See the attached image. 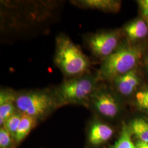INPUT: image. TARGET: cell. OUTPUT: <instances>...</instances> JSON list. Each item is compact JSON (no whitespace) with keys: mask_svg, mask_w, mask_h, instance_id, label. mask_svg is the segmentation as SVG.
<instances>
[{"mask_svg":"<svg viewBox=\"0 0 148 148\" xmlns=\"http://www.w3.org/2000/svg\"><path fill=\"white\" fill-rule=\"evenodd\" d=\"M128 127L131 134H134L139 140L148 143V120L143 117L136 118Z\"/></svg>","mask_w":148,"mask_h":148,"instance_id":"7c38bea8","label":"cell"},{"mask_svg":"<svg viewBox=\"0 0 148 148\" xmlns=\"http://www.w3.org/2000/svg\"><path fill=\"white\" fill-rule=\"evenodd\" d=\"M100 81L97 73L90 71L78 76L64 79L60 84L54 87L53 90L60 106L69 104L87 106Z\"/></svg>","mask_w":148,"mask_h":148,"instance_id":"7a4b0ae2","label":"cell"},{"mask_svg":"<svg viewBox=\"0 0 148 148\" xmlns=\"http://www.w3.org/2000/svg\"><path fill=\"white\" fill-rule=\"evenodd\" d=\"M123 30L130 41H137L147 36L148 34V25L143 20L137 19L127 24Z\"/></svg>","mask_w":148,"mask_h":148,"instance_id":"8fae6325","label":"cell"},{"mask_svg":"<svg viewBox=\"0 0 148 148\" xmlns=\"http://www.w3.org/2000/svg\"><path fill=\"white\" fill-rule=\"evenodd\" d=\"M147 68L148 69V60H147Z\"/></svg>","mask_w":148,"mask_h":148,"instance_id":"44dd1931","label":"cell"},{"mask_svg":"<svg viewBox=\"0 0 148 148\" xmlns=\"http://www.w3.org/2000/svg\"><path fill=\"white\" fill-rule=\"evenodd\" d=\"M111 82L120 95L128 96L137 88L140 80L137 71L133 69L126 74L117 77Z\"/></svg>","mask_w":148,"mask_h":148,"instance_id":"ba28073f","label":"cell"},{"mask_svg":"<svg viewBox=\"0 0 148 148\" xmlns=\"http://www.w3.org/2000/svg\"><path fill=\"white\" fill-rule=\"evenodd\" d=\"M14 139L3 127L0 129V148H12Z\"/></svg>","mask_w":148,"mask_h":148,"instance_id":"2e32d148","label":"cell"},{"mask_svg":"<svg viewBox=\"0 0 148 148\" xmlns=\"http://www.w3.org/2000/svg\"><path fill=\"white\" fill-rule=\"evenodd\" d=\"M70 2L72 5L81 8L111 13H116L121 6V2L116 0H74Z\"/></svg>","mask_w":148,"mask_h":148,"instance_id":"9c48e42d","label":"cell"},{"mask_svg":"<svg viewBox=\"0 0 148 148\" xmlns=\"http://www.w3.org/2000/svg\"><path fill=\"white\" fill-rule=\"evenodd\" d=\"M22 117L23 114L18 111L15 114L10 117L2 126L11 134L14 139L16 137V133L20 125Z\"/></svg>","mask_w":148,"mask_h":148,"instance_id":"9a60e30c","label":"cell"},{"mask_svg":"<svg viewBox=\"0 0 148 148\" xmlns=\"http://www.w3.org/2000/svg\"><path fill=\"white\" fill-rule=\"evenodd\" d=\"M38 120L33 117L23 114L21 121L15 137V142L18 144L22 142L32 130L37 125Z\"/></svg>","mask_w":148,"mask_h":148,"instance_id":"4fadbf2b","label":"cell"},{"mask_svg":"<svg viewBox=\"0 0 148 148\" xmlns=\"http://www.w3.org/2000/svg\"><path fill=\"white\" fill-rule=\"evenodd\" d=\"M83 38L85 46L93 56L101 59V62L113 53L121 43V34L119 30L85 34Z\"/></svg>","mask_w":148,"mask_h":148,"instance_id":"5b68a950","label":"cell"},{"mask_svg":"<svg viewBox=\"0 0 148 148\" xmlns=\"http://www.w3.org/2000/svg\"><path fill=\"white\" fill-rule=\"evenodd\" d=\"M131 134L128 126L123 125L120 137L110 148H137L132 140Z\"/></svg>","mask_w":148,"mask_h":148,"instance_id":"5bb4252c","label":"cell"},{"mask_svg":"<svg viewBox=\"0 0 148 148\" xmlns=\"http://www.w3.org/2000/svg\"><path fill=\"white\" fill-rule=\"evenodd\" d=\"M16 91L11 88H2L0 92V125L18 112L15 104Z\"/></svg>","mask_w":148,"mask_h":148,"instance_id":"52a82bcc","label":"cell"},{"mask_svg":"<svg viewBox=\"0 0 148 148\" xmlns=\"http://www.w3.org/2000/svg\"><path fill=\"white\" fill-rule=\"evenodd\" d=\"M54 62L65 79L88 73L91 66L90 59L82 52L79 46L63 33L56 37Z\"/></svg>","mask_w":148,"mask_h":148,"instance_id":"6da1fadb","label":"cell"},{"mask_svg":"<svg viewBox=\"0 0 148 148\" xmlns=\"http://www.w3.org/2000/svg\"><path fill=\"white\" fill-rule=\"evenodd\" d=\"M113 133V130L109 125L95 120L90 125L88 140L93 145H99L109 140Z\"/></svg>","mask_w":148,"mask_h":148,"instance_id":"30bf717a","label":"cell"},{"mask_svg":"<svg viewBox=\"0 0 148 148\" xmlns=\"http://www.w3.org/2000/svg\"><path fill=\"white\" fill-rule=\"evenodd\" d=\"M15 104L19 112L38 121L45 119L60 106L53 87L18 91Z\"/></svg>","mask_w":148,"mask_h":148,"instance_id":"3957f363","label":"cell"},{"mask_svg":"<svg viewBox=\"0 0 148 148\" xmlns=\"http://www.w3.org/2000/svg\"><path fill=\"white\" fill-rule=\"evenodd\" d=\"M146 19H147V25H148V18H146Z\"/></svg>","mask_w":148,"mask_h":148,"instance_id":"ffe728a7","label":"cell"},{"mask_svg":"<svg viewBox=\"0 0 148 148\" xmlns=\"http://www.w3.org/2000/svg\"><path fill=\"white\" fill-rule=\"evenodd\" d=\"M142 14L145 18H148V0L138 1Z\"/></svg>","mask_w":148,"mask_h":148,"instance_id":"ac0fdd59","label":"cell"},{"mask_svg":"<svg viewBox=\"0 0 148 148\" xmlns=\"http://www.w3.org/2000/svg\"><path fill=\"white\" fill-rule=\"evenodd\" d=\"M142 54L143 49L139 46L120 43L113 53L101 62L97 72L99 79L101 81H111L132 70Z\"/></svg>","mask_w":148,"mask_h":148,"instance_id":"277c9868","label":"cell"},{"mask_svg":"<svg viewBox=\"0 0 148 148\" xmlns=\"http://www.w3.org/2000/svg\"><path fill=\"white\" fill-rule=\"evenodd\" d=\"M136 145L137 148H148V143L141 140H138Z\"/></svg>","mask_w":148,"mask_h":148,"instance_id":"d6986e66","label":"cell"},{"mask_svg":"<svg viewBox=\"0 0 148 148\" xmlns=\"http://www.w3.org/2000/svg\"><path fill=\"white\" fill-rule=\"evenodd\" d=\"M136 100L140 109L148 112V90L138 92L136 95Z\"/></svg>","mask_w":148,"mask_h":148,"instance_id":"e0dca14e","label":"cell"},{"mask_svg":"<svg viewBox=\"0 0 148 148\" xmlns=\"http://www.w3.org/2000/svg\"><path fill=\"white\" fill-rule=\"evenodd\" d=\"M87 106L109 119L115 118L120 111V105L116 96L109 89L99 84L91 95Z\"/></svg>","mask_w":148,"mask_h":148,"instance_id":"8992f818","label":"cell"}]
</instances>
